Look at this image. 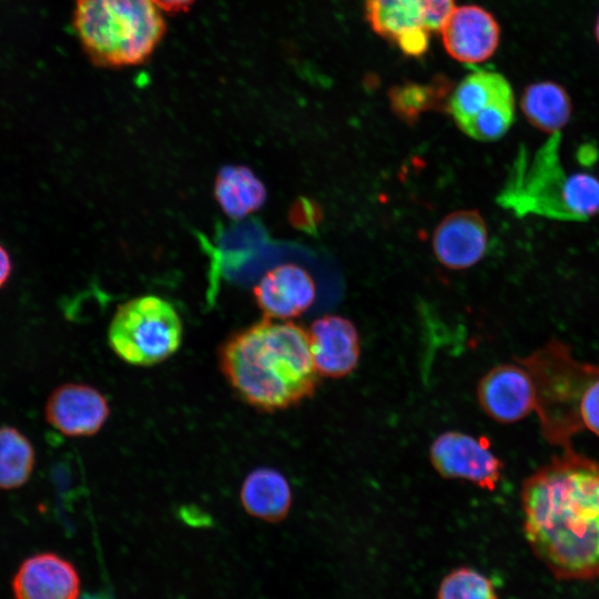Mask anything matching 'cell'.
I'll list each match as a JSON object with an SVG mask.
<instances>
[{
    "mask_svg": "<svg viewBox=\"0 0 599 599\" xmlns=\"http://www.w3.org/2000/svg\"><path fill=\"white\" fill-rule=\"evenodd\" d=\"M455 0H365V18L373 31L404 54L420 57L439 32Z\"/></svg>",
    "mask_w": 599,
    "mask_h": 599,
    "instance_id": "ba28073f",
    "label": "cell"
},
{
    "mask_svg": "<svg viewBox=\"0 0 599 599\" xmlns=\"http://www.w3.org/2000/svg\"><path fill=\"white\" fill-rule=\"evenodd\" d=\"M79 599H112V598L105 593L100 592V593H85Z\"/></svg>",
    "mask_w": 599,
    "mask_h": 599,
    "instance_id": "484cf974",
    "label": "cell"
},
{
    "mask_svg": "<svg viewBox=\"0 0 599 599\" xmlns=\"http://www.w3.org/2000/svg\"><path fill=\"white\" fill-rule=\"evenodd\" d=\"M288 219L296 229L315 234L323 222V210L315 200L301 196L291 206Z\"/></svg>",
    "mask_w": 599,
    "mask_h": 599,
    "instance_id": "603a6c76",
    "label": "cell"
},
{
    "mask_svg": "<svg viewBox=\"0 0 599 599\" xmlns=\"http://www.w3.org/2000/svg\"><path fill=\"white\" fill-rule=\"evenodd\" d=\"M73 20L84 52L102 68L144 62L166 28L152 0H75Z\"/></svg>",
    "mask_w": 599,
    "mask_h": 599,
    "instance_id": "277c9868",
    "label": "cell"
},
{
    "mask_svg": "<svg viewBox=\"0 0 599 599\" xmlns=\"http://www.w3.org/2000/svg\"><path fill=\"white\" fill-rule=\"evenodd\" d=\"M183 325L171 303L155 295L134 297L115 311L108 341L113 353L134 366H153L181 346Z\"/></svg>",
    "mask_w": 599,
    "mask_h": 599,
    "instance_id": "8992f818",
    "label": "cell"
},
{
    "mask_svg": "<svg viewBox=\"0 0 599 599\" xmlns=\"http://www.w3.org/2000/svg\"><path fill=\"white\" fill-rule=\"evenodd\" d=\"M217 358L235 395L260 412L295 406L318 384L308 331L293 322L264 317L236 331L221 344Z\"/></svg>",
    "mask_w": 599,
    "mask_h": 599,
    "instance_id": "7a4b0ae2",
    "label": "cell"
},
{
    "mask_svg": "<svg viewBox=\"0 0 599 599\" xmlns=\"http://www.w3.org/2000/svg\"><path fill=\"white\" fill-rule=\"evenodd\" d=\"M488 245V229L481 214L464 210L447 215L436 227L433 250L448 268H468L480 261Z\"/></svg>",
    "mask_w": 599,
    "mask_h": 599,
    "instance_id": "9a60e30c",
    "label": "cell"
},
{
    "mask_svg": "<svg viewBox=\"0 0 599 599\" xmlns=\"http://www.w3.org/2000/svg\"><path fill=\"white\" fill-rule=\"evenodd\" d=\"M35 464V451L31 441L17 428L0 427V489L9 490L23 486L30 478Z\"/></svg>",
    "mask_w": 599,
    "mask_h": 599,
    "instance_id": "ffe728a7",
    "label": "cell"
},
{
    "mask_svg": "<svg viewBox=\"0 0 599 599\" xmlns=\"http://www.w3.org/2000/svg\"><path fill=\"white\" fill-rule=\"evenodd\" d=\"M476 396L483 412L501 424L519 422L536 409L532 376L528 368L517 361L489 369L480 378Z\"/></svg>",
    "mask_w": 599,
    "mask_h": 599,
    "instance_id": "30bf717a",
    "label": "cell"
},
{
    "mask_svg": "<svg viewBox=\"0 0 599 599\" xmlns=\"http://www.w3.org/2000/svg\"><path fill=\"white\" fill-rule=\"evenodd\" d=\"M153 3L165 12L177 13L186 11L194 0H152Z\"/></svg>",
    "mask_w": 599,
    "mask_h": 599,
    "instance_id": "cb8c5ba5",
    "label": "cell"
},
{
    "mask_svg": "<svg viewBox=\"0 0 599 599\" xmlns=\"http://www.w3.org/2000/svg\"><path fill=\"white\" fill-rule=\"evenodd\" d=\"M240 500L244 510L261 520H283L292 505V490L287 479L276 469L256 468L244 479Z\"/></svg>",
    "mask_w": 599,
    "mask_h": 599,
    "instance_id": "e0dca14e",
    "label": "cell"
},
{
    "mask_svg": "<svg viewBox=\"0 0 599 599\" xmlns=\"http://www.w3.org/2000/svg\"><path fill=\"white\" fill-rule=\"evenodd\" d=\"M515 94L500 73L476 70L467 74L448 99V111L468 136L496 141L504 136L515 119Z\"/></svg>",
    "mask_w": 599,
    "mask_h": 599,
    "instance_id": "52a82bcc",
    "label": "cell"
},
{
    "mask_svg": "<svg viewBox=\"0 0 599 599\" xmlns=\"http://www.w3.org/2000/svg\"><path fill=\"white\" fill-rule=\"evenodd\" d=\"M12 588L16 599H79L75 567L53 552L37 554L22 562Z\"/></svg>",
    "mask_w": 599,
    "mask_h": 599,
    "instance_id": "2e32d148",
    "label": "cell"
},
{
    "mask_svg": "<svg viewBox=\"0 0 599 599\" xmlns=\"http://www.w3.org/2000/svg\"><path fill=\"white\" fill-rule=\"evenodd\" d=\"M560 134L551 135L530 162L519 156L499 195L518 215L536 214L564 221H587L599 213V179L567 173L560 165Z\"/></svg>",
    "mask_w": 599,
    "mask_h": 599,
    "instance_id": "5b68a950",
    "label": "cell"
},
{
    "mask_svg": "<svg viewBox=\"0 0 599 599\" xmlns=\"http://www.w3.org/2000/svg\"><path fill=\"white\" fill-rule=\"evenodd\" d=\"M429 456L433 467L445 478L466 480L490 491L501 478L502 463L486 437L449 430L433 441Z\"/></svg>",
    "mask_w": 599,
    "mask_h": 599,
    "instance_id": "9c48e42d",
    "label": "cell"
},
{
    "mask_svg": "<svg viewBox=\"0 0 599 599\" xmlns=\"http://www.w3.org/2000/svg\"><path fill=\"white\" fill-rule=\"evenodd\" d=\"M264 317L287 321L305 313L316 298V285L304 267L285 263L268 270L253 288Z\"/></svg>",
    "mask_w": 599,
    "mask_h": 599,
    "instance_id": "4fadbf2b",
    "label": "cell"
},
{
    "mask_svg": "<svg viewBox=\"0 0 599 599\" xmlns=\"http://www.w3.org/2000/svg\"><path fill=\"white\" fill-rule=\"evenodd\" d=\"M536 388L540 432L548 444L572 448L582 430L599 436V365L577 359L571 347L551 338L525 357Z\"/></svg>",
    "mask_w": 599,
    "mask_h": 599,
    "instance_id": "3957f363",
    "label": "cell"
},
{
    "mask_svg": "<svg viewBox=\"0 0 599 599\" xmlns=\"http://www.w3.org/2000/svg\"><path fill=\"white\" fill-rule=\"evenodd\" d=\"M439 32L446 52L466 64L491 58L500 41L498 21L477 4L455 7Z\"/></svg>",
    "mask_w": 599,
    "mask_h": 599,
    "instance_id": "7c38bea8",
    "label": "cell"
},
{
    "mask_svg": "<svg viewBox=\"0 0 599 599\" xmlns=\"http://www.w3.org/2000/svg\"><path fill=\"white\" fill-rule=\"evenodd\" d=\"M266 195L263 182L244 165L223 166L214 181L216 202L232 219H243L260 210Z\"/></svg>",
    "mask_w": 599,
    "mask_h": 599,
    "instance_id": "d6986e66",
    "label": "cell"
},
{
    "mask_svg": "<svg viewBox=\"0 0 599 599\" xmlns=\"http://www.w3.org/2000/svg\"><path fill=\"white\" fill-rule=\"evenodd\" d=\"M308 336L318 375L339 378L354 370L361 344L357 329L349 319L325 315L312 323Z\"/></svg>",
    "mask_w": 599,
    "mask_h": 599,
    "instance_id": "5bb4252c",
    "label": "cell"
},
{
    "mask_svg": "<svg viewBox=\"0 0 599 599\" xmlns=\"http://www.w3.org/2000/svg\"><path fill=\"white\" fill-rule=\"evenodd\" d=\"M447 94L446 87L406 84L389 92V101L395 114L407 123L415 122L425 111L440 106Z\"/></svg>",
    "mask_w": 599,
    "mask_h": 599,
    "instance_id": "44dd1931",
    "label": "cell"
},
{
    "mask_svg": "<svg viewBox=\"0 0 599 599\" xmlns=\"http://www.w3.org/2000/svg\"><path fill=\"white\" fill-rule=\"evenodd\" d=\"M595 37L597 39V42L599 44V14L595 23Z\"/></svg>",
    "mask_w": 599,
    "mask_h": 599,
    "instance_id": "4316f807",
    "label": "cell"
},
{
    "mask_svg": "<svg viewBox=\"0 0 599 599\" xmlns=\"http://www.w3.org/2000/svg\"><path fill=\"white\" fill-rule=\"evenodd\" d=\"M436 599H498V595L487 576L470 567H459L444 577Z\"/></svg>",
    "mask_w": 599,
    "mask_h": 599,
    "instance_id": "7402d4cb",
    "label": "cell"
},
{
    "mask_svg": "<svg viewBox=\"0 0 599 599\" xmlns=\"http://www.w3.org/2000/svg\"><path fill=\"white\" fill-rule=\"evenodd\" d=\"M527 122L542 133L560 134L572 115V102L559 83L544 80L528 84L520 98Z\"/></svg>",
    "mask_w": 599,
    "mask_h": 599,
    "instance_id": "ac0fdd59",
    "label": "cell"
},
{
    "mask_svg": "<svg viewBox=\"0 0 599 599\" xmlns=\"http://www.w3.org/2000/svg\"><path fill=\"white\" fill-rule=\"evenodd\" d=\"M110 404L95 387L65 383L49 395L44 417L50 426L68 437H89L99 433L110 417Z\"/></svg>",
    "mask_w": 599,
    "mask_h": 599,
    "instance_id": "8fae6325",
    "label": "cell"
},
{
    "mask_svg": "<svg viewBox=\"0 0 599 599\" xmlns=\"http://www.w3.org/2000/svg\"><path fill=\"white\" fill-rule=\"evenodd\" d=\"M12 262L8 251L0 244V288L11 275Z\"/></svg>",
    "mask_w": 599,
    "mask_h": 599,
    "instance_id": "d4e9b609",
    "label": "cell"
},
{
    "mask_svg": "<svg viewBox=\"0 0 599 599\" xmlns=\"http://www.w3.org/2000/svg\"><path fill=\"white\" fill-rule=\"evenodd\" d=\"M524 535L557 580L599 579V461L562 449L520 490Z\"/></svg>",
    "mask_w": 599,
    "mask_h": 599,
    "instance_id": "6da1fadb",
    "label": "cell"
}]
</instances>
